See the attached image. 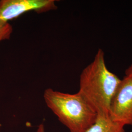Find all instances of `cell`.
<instances>
[{"mask_svg":"<svg viewBox=\"0 0 132 132\" xmlns=\"http://www.w3.org/2000/svg\"><path fill=\"white\" fill-rule=\"evenodd\" d=\"M121 80L108 69L104 52L99 48L93 61L81 73L78 92L98 115L109 116L112 99Z\"/></svg>","mask_w":132,"mask_h":132,"instance_id":"cell-1","label":"cell"},{"mask_svg":"<svg viewBox=\"0 0 132 132\" xmlns=\"http://www.w3.org/2000/svg\"><path fill=\"white\" fill-rule=\"evenodd\" d=\"M47 107L70 132H85L97 118V113L80 92L63 93L52 88L43 95Z\"/></svg>","mask_w":132,"mask_h":132,"instance_id":"cell-2","label":"cell"},{"mask_svg":"<svg viewBox=\"0 0 132 132\" xmlns=\"http://www.w3.org/2000/svg\"><path fill=\"white\" fill-rule=\"evenodd\" d=\"M109 116L123 126H132V78L124 76L112 99Z\"/></svg>","mask_w":132,"mask_h":132,"instance_id":"cell-3","label":"cell"},{"mask_svg":"<svg viewBox=\"0 0 132 132\" xmlns=\"http://www.w3.org/2000/svg\"><path fill=\"white\" fill-rule=\"evenodd\" d=\"M54 0H1L0 18L9 23L29 11L42 13L57 9Z\"/></svg>","mask_w":132,"mask_h":132,"instance_id":"cell-4","label":"cell"},{"mask_svg":"<svg viewBox=\"0 0 132 132\" xmlns=\"http://www.w3.org/2000/svg\"><path fill=\"white\" fill-rule=\"evenodd\" d=\"M124 127L109 116L98 115L96 121L85 132H126Z\"/></svg>","mask_w":132,"mask_h":132,"instance_id":"cell-5","label":"cell"},{"mask_svg":"<svg viewBox=\"0 0 132 132\" xmlns=\"http://www.w3.org/2000/svg\"><path fill=\"white\" fill-rule=\"evenodd\" d=\"M13 32V28L10 23L3 21L0 18V43L9 40Z\"/></svg>","mask_w":132,"mask_h":132,"instance_id":"cell-6","label":"cell"},{"mask_svg":"<svg viewBox=\"0 0 132 132\" xmlns=\"http://www.w3.org/2000/svg\"><path fill=\"white\" fill-rule=\"evenodd\" d=\"M125 76L132 78V64L125 71Z\"/></svg>","mask_w":132,"mask_h":132,"instance_id":"cell-7","label":"cell"},{"mask_svg":"<svg viewBox=\"0 0 132 132\" xmlns=\"http://www.w3.org/2000/svg\"><path fill=\"white\" fill-rule=\"evenodd\" d=\"M36 132H46L45 126L43 123H41L40 125H39Z\"/></svg>","mask_w":132,"mask_h":132,"instance_id":"cell-8","label":"cell"}]
</instances>
